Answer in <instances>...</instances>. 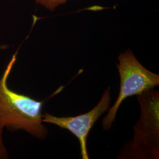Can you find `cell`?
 Segmentation results:
<instances>
[{
    "label": "cell",
    "instance_id": "cell-3",
    "mask_svg": "<svg viewBox=\"0 0 159 159\" xmlns=\"http://www.w3.org/2000/svg\"><path fill=\"white\" fill-rule=\"evenodd\" d=\"M120 86L119 94L113 106L102 120L103 129L110 130L121 103L129 97L139 95L159 86V75L149 71L137 60L130 50L118 57Z\"/></svg>",
    "mask_w": 159,
    "mask_h": 159
},
{
    "label": "cell",
    "instance_id": "cell-5",
    "mask_svg": "<svg viewBox=\"0 0 159 159\" xmlns=\"http://www.w3.org/2000/svg\"><path fill=\"white\" fill-rule=\"evenodd\" d=\"M37 4L44 6L47 10L54 11L57 7L65 4L67 0H35Z\"/></svg>",
    "mask_w": 159,
    "mask_h": 159
},
{
    "label": "cell",
    "instance_id": "cell-6",
    "mask_svg": "<svg viewBox=\"0 0 159 159\" xmlns=\"http://www.w3.org/2000/svg\"><path fill=\"white\" fill-rule=\"evenodd\" d=\"M4 125L0 123V159H4L7 157V152L6 151V148L3 145L2 140V134Z\"/></svg>",
    "mask_w": 159,
    "mask_h": 159
},
{
    "label": "cell",
    "instance_id": "cell-2",
    "mask_svg": "<svg viewBox=\"0 0 159 159\" xmlns=\"http://www.w3.org/2000/svg\"><path fill=\"white\" fill-rule=\"evenodd\" d=\"M141 108L134 137L125 158L159 159V93L151 89L137 95Z\"/></svg>",
    "mask_w": 159,
    "mask_h": 159
},
{
    "label": "cell",
    "instance_id": "cell-4",
    "mask_svg": "<svg viewBox=\"0 0 159 159\" xmlns=\"http://www.w3.org/2000/svg\"><path fill=\"white\" fill-rule=\"evenodd\" d=\"M111 100L110 88H108L104 91L100 102L90 111L75 117H63L45 113L43 115V122L57 125L73 134L79 140L81 158L89 159L87 148V137L99 117L108 110Z\"/></svg>",
    "mask_w": 159,
    "mask_h": 159
},
{
    "label": "cell",
    "instance_id": "cell-1",
    "mask_svg": "<svg viewBox=\"0 0 159 159\" xmlns=\"http://www.w3.org/2000/svg\"><path fill=\"white\" fill-rule=\"evenodd\" d=\"M16 52L8 64L0 79V123L12 130H23L39 139L48 135L43 124L42 109L44 102L10 90L7 84L16 61Z\"/></svg>",
    "mask_w": 159,
    "mask_h": 159
}]
</instances>
